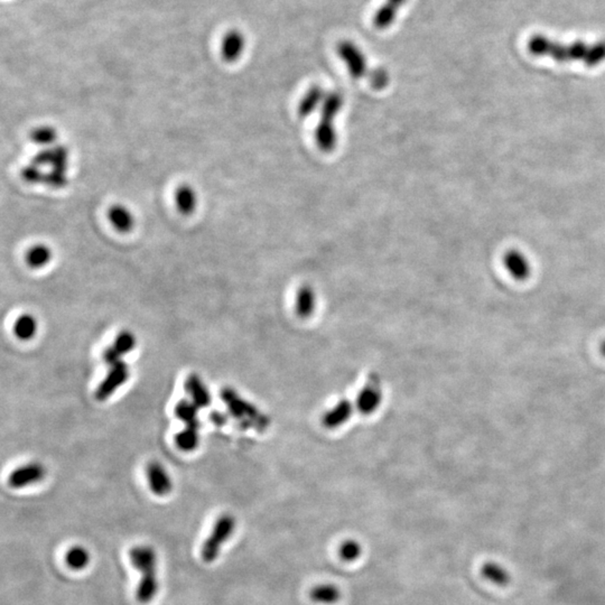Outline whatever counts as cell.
I'll list each match as a JSON object with an SVG mask.
<instances>
[{
    "label": "cell",
    "mask_w": 605,
    "mask_h": 605,
    "mask_svg": "<svg viewBox=\"0 0 605 605\" xmlns=\"http://www.w3.org/2000/svg\"><path fill=\"white\" fill-rule=\"evenodd\" d=\"M338 53L344 63L347 64V70L354 78H361L365 74L367 67L365 54L354 43L351 41L339 43Z\"/></svg>",
    "instance_id": "7"
},
{
    "label": "cell",
    "mask_w": 605,
    "mask_h": 605,
    "mask_svg": "<svg viewBox=\"0 0 605 605\" xmlns=\"http://www.w3.org/2000/svg\"><path fill=\"white\" fill-rule=\"evenodd\" d=\"M46 470L41 463H28L15 468L8 477V484L12 489H21L34 483H38L44 479Z\"/></svg>",
    "instance_id": "6"
},
{
    "label": "cell",
    "mask_w": 605,
    "mask_h": 605,
    "mask_svg": "<svg viewBox=\"0 0 605 605\" xmlns=\"http://www.w3.org/2000/svg\"><path fill=\"white\" fill-rule=\"evenodd\" d=\"M106 218L110 225L119 233H129L136 225L133 211L124 204H113L109 207Z\"/></svg>",
    "instance_id": "9"
},
{
    "label": "cell",
    "mask_w": 605,
    "mask_h": 605,
    "mask_svg": "<svg viewBox=\"0 0 605 605\" xmlns=\"http://www.w3.org/2000/svg\"><path fill=\"white\" fill-rule=\"evenodd\" d=\"M408 0H386L374 12L372 24L379 31H385L395 24L398 12Z\"/></svg>",
    "instance_id": "10"
},
{
    "label": "cell",
    "mask_w": 605,
    "mask_h": 605,
    "mask_svg": "<svg viewBox=\"0 0 605 605\" xmlns=\"http://www.w3.org/2000/svg\"><path fill=\"white\" fill-rule=\"evenodd\" d=\"M67 566L73 571H82L90 563V553L81 546H74L65 555Z\"/></svg>",
    "instance_id": "22"
},
{
    "label": "cell",
    "mask_w": 605,
    "mask_h": 605,
    "mask_svg": "<svg viewBox=\"0 0 605 605\" xmlns=\"http://www.w3.org/2000/svg\"><path fill=\"white\" fill-rule=\"evenodd\" d=\"M130 562L141 573L136 591V599L141 604L150 602L159 591L157 580V557L149 546H136L129 551Z\"/></svg>",
    "instance_id": "2"
},
{
    "label": "cell",
    "mask_w": 605,
    "mask_h": 605,
    "mask_svg": "<svg viewBox=\"0 0 605 605\" xmlns=\"http://www.w3.org/2000/svg\"><path fill=\"white\" fill-rule=\"evenodd\" d=\"M174 201L181 214L191 216L198 209V195L193 186L185 183L177 186L174 194Z\"/></svg>",
    "instance_id": "14"
},
{
    "label": "cell",
    "mask_w": 605,
    "mask_h": 605,
    "mask_svg": "<svg viewBox=\"0 0 605 605\" xmlns=\"http://www.w3.org/2000/svg\"><path fill=\"white\" fill-rule=\"evenodd\" d=\"M361 545L353 539L345 540L339 549V555L344 562H354L361 556Z\"/></svg>",
    "instance_id": "23"
},
{
    "label": "cell",
    "mask_w": 605,
    "mask_h": 605,
    "mask_svg": "<svg viewBox=\"0 0 605 605\" xmlns=\"http://www.w3.org/2000/svg\"><path fill=\"white\" fill-rule=\"evenodd\" d=\"M310 596L314 602L321 603V604H333L340 600L341 591L335 585L321 584L312 589Z\"/></svg>",
    "instance_id": "20"
},
{
    "label": "cell",
    "mask_w": 605,
    "mask_h": 605,
    "mask_svg": "<svg viewBox=\"0 0 605 605\" xmlns=\"http://www.w3.org/2000/svg\"><path fill=\"white\" fill-rule=\"evenodd\" d=\"M200 425H185L181 432L175 435V444L184 452H192L198 446L200 442Z\"/></svg>",
    "instance_id": "17"
},
{
    "label": "cell",
    "mask_w": 605,
    "mask_h": 605,
    "mask_svg": "<svg viewBox=\"0 0 605 605\" xmlns=\"http://www.w3.org/2000/svg\"><path fill=\"white\" fill-rule=\"evenodd\" d=\"M221 398L223 402L228 406L229 411H231V414L240 418V420H258L257 413L253 407H250L248 402H244V399H241L237 393H234V390L225 388L221 391Z\"/></svg>",
    "instance_id": "12"
},
{
    "label": "cell",
    "mask_w": 605,
    "mask_h": 605,
    "mask_svg": "<svg viewBox=\"0 0 605 605\" xmlns=\"http://www.w3.org/2000/svg\"><path fill=\"white\" fill-rule=\"evenodd\" d=\"M246 49V37L237 30L228 32L221 42V54L227 62H236L244 54Z\"/></svg>",
    "instance_id": "11"
},
{
    "label": "cell",
    "mask_w": 605,
    "mask_h": 605,
    "mask_svg": "<svg viewBox=\"0 0 605 605\" xmlns=\"http://www.w3.org/2000/svg\"><path fill=\"white\" fill-rule=\"evenodd\" d=\"M198 409L200 408L192 400L183 399L181 402H177L174 413H175L177 420H180L185 425H200Z\"/></svg>",
    "instance_id": "19"
},
{
    "label": "cell",
    "mask_w": 605,
    "mask_h": 605,
    "mask_svg": "<svg viewBox=\"0 0 605 605\" xmlns=\"http://www.w3.org/2000/svg\"><path fill=\"white\" fill-rule=\"evenodd\" d=\"M601 353L605 356V341L601 344Z\"/></svg>",
    "instance_id": "26"
},
{
    "label": "cell",
    "mask_w": 605,
    "mask_h": 605,
    "mask_svg": "<svg viewBox=\"0 0 605 605\" xmlns=\"http://www.w3.org/2000/svg\"><path fill=\"white\" fill-rule=\"evenodd\" d=\"M129 376H130V370L126 362L122 361L111 365L109 372L106 374L104 380L101 381L95 390V397L98 402L108 400L120 387L127 383Z\"/></svg>",
    "instance_id": "4"
},
{
    "label": "cell",
    "mask_w": 605,
    "mask_h": 605,
    "mask_svg": "<svg viewBox=\"0 0 605 605\" xmlns=\"http://www.w3.org/2000/svg\"><path fill=\"white\" fill-rule=\"evenodd\" d=\"M146 473L150 491L156 496H168L173 489V482L166 468L161 463L154 461L147 466Z\"/></svg>",
    "instance_id": "8"
},
{
    "label": "cell",
    "mask_w": 605,
    "mask_h": 605,
    "mask_svg": "<svg viewBox=\"0 0 605 605\" xmlns=\"http://www.w3.org/2000/svg\"><path fill=\"white\" fill-rule=\"evenodd\" d=\"M503 264L510 276L514 279L526 280L530 276L532 268L526 257L517 250H510L505 253Z\"/></svg>",
    "instance_id": "15"
},
{
    "label": "cell",
    "mask_w": 605,
    "mask_h": 605,
    "mask_svg": "<svg viewBox=\"0 0 605 605\" xmlns=\"http://www.w3.org/2000/svg\"><path fill=\"white\" fill-rule=\"evenodd\" d=\"M137 344L136 336L129 330H122L117 334L116 339L104 352V360L106 365H116L122 361V356L134 350Z\"/></svg>",
    "instance_id": "5"
},
{
    "label": "cell",
    "mask_w": 605,
    "mask_h": 605,
    "mask_svg": "<svg viewBox=\"0 0 605 605\" xmlns=\"http://www.w3.org/2000/svg\"><path fill=\"white\" fill-rule=\"evenodd\" d=\"M528 49L535 56H548L560 63L580 61L587 67H595L605 61V42L586 44L578 41L562 44L544 35H535L528 42Z\"/></svg>",
    "instance_id": "1"
},
{
    "label": "cell",
    "mask_w": 605,
    "mask_h": 605,
    "mask_svg": "<svg viewBox=\"0 0 605 605\" xmlns=\"http://www.w3.org/2000/svg\"><path fill=\"white\" fill-rule=\"evenodd\" d=\"M184 388L186 393H189L192 402H194L198 408H205L210 406L211 393L198 374H191L186 377L184 383Z\"/></svg>",
    "instance_id": "13"
},
{
    "label": "cell",
    "mask_w": 605,
    "mask_h": 605,
    "mask_svg": "<svg viewBox=\"0 0 605 605\" xmlns=\"http://www.w3.org/2000/svg\"><path fill=\"white\" fill-rule=\"evenodd\" d=\"M53 259V251L46 244H33L25 253V262L32 269H41L49 265Z\"/></svg>",
    "instance_id": "16"
},
{
    "label": "cell",
    "mask_w": 605,
    "mask_h": 605,
    "mask_svg": "<svg viewBox=\"0 0 605 605\" xmlns=\"http://www.w3.org/2000/svg\"><path fill=\"white\" fill-rule=\"evenodd\" d=\"M14 333L21 341L32 340L37 333V321L31 314H21L14 323Z\"/></svg>",
    "instance_id": "18"
},
{
    "label": "cell",
    "mask_w": 605,
    "mask_h": 605,
    "mask_svg": "<svg viewBox=\"0 0 605 605\" xmlns=\"http://www.w3.org/2000/svg\"><path fill=\"white\" fill-rule=\"evenodd\" d=\"M58 138V131L51 126L44 125L34 128L31 133L32 141L38 146L44 147V148L56 146Z\"/></svg>",
    "instance_id": "21"
},
{
    "label": "cell",
    "mask_w": 605,
    "mask_h": 605,
    "mask_svg": "<svg viewBox=\"0 0 605 605\" xmlns=\"http://www.w3.org/2000/svg\"><path fill=\"white\" fill-rule=\"evenodd\" d=\"M236 529V519L231 514H222L213 526L210 536L202 545L201 556L204 563L211 564L219 557L222 545L231 537Z\"/></svg>",
    "instance_id": "3"
},
{
    "label": "cell",
    "mask_w": 605,
    "mask_h": 605,
    "mask_svg": "<svg viewBox=\"0 0 605 605\" xmlns=\"http://www.w3.org/2000/svg\"><path fill=\"white\" fill-rule=\"evenodd\" d=\"M482 573L490 581L496 584H505L508 582V573L496 564H487L483 566Z\"/></svg>",
    "instance_id": "24"
},
{
    "label": "cell",
    "mask_w": 605,
    "mask_h": 605,
    "mask_svg": "<svg viewBox=\"0 0 605 605\" xmlns=\"http://www.w3.org/2000/svg\"><path fill=\"white\" fill-rule=\"evenodd\" d=\"M210 420L214 425L222 426L227 423V417L219 411H212L210 414Z\"/></svg>",
    "instance_id": "25"
}]
</instances>
